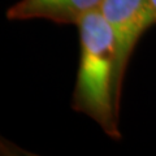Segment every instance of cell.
I'll list each match as a JSON object with an SVG mask.
<instances>
[{"label":"cell","instance_id":"1","mask_svg":"<svg viewBox=\"0 0 156 156\" xmlns=\"http://www.w3.org/2000/svg\"><path fill=\"white\" fill-rule=\"evenodd\" d=\"M81 57L73 94V108L91 117L109 136L121 138L119 120L121 94L117 86L115 38L100 9L77 23Z\"/></svg>","mask_w":156,"mask_h":156},{"label":"cell","instance_id":"3","mask_svg":"<svg viewBox=\"0 0 156 156\" xmlns=\"http://www.w3.org/2000/svg\"><path fill=\"white\" fill-rule=\"evenodd\" d=\"M103 0H21L7 12L8 20L44 18L77 25L86 14L99 9Z\"/></svg>","mask_w":156,"mask_h":156},{"label":"cell","instance_id":"2","mask_svg":"<svg viewBox=\"0 0 156 156\" xmlns=\"http://www.w3.org/2000/svg\"><path fill=\"white\" fill-rule=\"evenodd\" d=\"M100 12L115 38L117 53V86L121 94L124 74L136 43L156 23L150 0H103Z\"/></svg>","mask_w":156,"mask_h":156},{"label":"cell","instance_id":"4","mask_svg":"<svg viewBox=\"0 0 156 156\" xmlns=\"http://www.w3.org/2000/svg\"><path fill=\"white\" fill-rule=\"evenodd\" d=\"M150 4H151V8H152L155 16H156V0H150Z\"/></svg>","mask_w":156,"mask_h":156}]
</instances>
